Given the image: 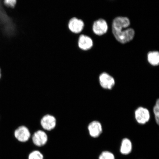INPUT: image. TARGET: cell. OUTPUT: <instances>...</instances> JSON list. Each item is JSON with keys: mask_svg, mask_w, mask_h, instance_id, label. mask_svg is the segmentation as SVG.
<instances>
[{"mask_svg": "<svg viewBox=\"0 0 159 159\" xmlns=\"http://www.w3.org/2000/svg\"><path fill=\"white\" fill-rule=\"evenodd\" d=\"M34 143L37 146H42L46 143L48 136L42 130H38L34 134L32 138Z\"/></svg>", "mask_w": 159, "mask_h": 159, "instance_id": "obj_10", "label": "cell"}, {"mask_svg": "<svg viewBox=\"0 0 159 159\" xmlns=\"http://www.w3.org/2000/svg\"><path fill=\"white\" fill-rule=\"evenodd\" d=\"M43 156L38 151H34L31 153L29 156V159H43Z\"/></svg>", "mask_w": 159, "mask_h": 159, "instance_id": "obj_14", "label": "cell"}, {"mask_svg": "<svg viewBox=\"0 0 159 159\" xmlns=\"http://www.w3.org/2000/svg\"><path fill=\"white\" fill-rule=\"evenodd\" d=\"M88 129L89 134L94 138H98L102 132V125L97 120H94L89 123Z\"/></svg>", "mask_w": 159, "mask_h": 159, "instance_id": "obj_9", "label": "cell"}, {"mask_svg": "<svg viewBox=\"0 0 159 159\" xmlns=\"http://www.w3.org/2000/svg\"><path fill=\"white\" fill-rule=\"evenodd\" d=\"M4 4L8 7L13 8L15 7L17 0H3Z\"/></svg>", "mask_w": 159, "mask_h": 159, "instance_id": "obj_16", "label": "cell"}, {"mask_svg": "<svg viewBox=\"0 0 159 159\" xmlns=\"http://www.w3.org/2000/svg\"><path fill=\"white\" fill-rule=\"evenodd\" d=\"M99 159H115L114 155L109 152H103L99 157Z\"/></svg>", "mask_w": 159, "mask_h": 159, "instance_id": "obj_15", "label": "cell"}, {"mask_svg": "<svg viewBox=\"0 0 159 159\" xmlns=\"http://www.w3.org/2000/svg\"><path fill=\"white\" fill-rule=\"evenodd\" d=\"M130 23V20L125 17H118L113 20V34L119 43H126L134 39L135 35L134 30L132 28H128Z\"/></svg>", "mask_w": 159, "mask_h": 159, "instance_id": "obj_1", "label": "cell"}, {"mask_svg": "<svg viewBox=\"0 0 159 159\" xmlns=\"http://www.w3.org/2000/svg\"><path fill=\"white\" fill-rule=\"evenodd\" d=\"M84 21L75 17L70 20L68 23V28L70 31L75 34H80L84 30Z\"/></svg>", "mask_w": 159, "mask_h": 159, "instance_id": "obj_3", "label": "cell"}, {"mask_svg": "<svg viewBox=\"0 0 159 159\" xmlns=\"http://www.w3.org/2000/svg\"><path fill=\"white\" fill-rule=\"evenodd\" d=\"M1 69L0 68V78H1Z\"/></svg>", "mask_w": 159, "mask_h": 159, "instance_id": "obj_17", "label": "cell"}, {"mask_svg": "<svg viewBox=\"0 0 159 159\" xmlns=\"http://www.w3.org/2000/svg\"><path fill=\"white\" fill-rule=\"evenodd\" d=\"M155 120L157 124H159V99H157L153 108Z\"/></svg>", "mask_w": 159, "mask_h": 159, "instance_id": "obj_13", "label": "cell"}, {"mask_svg": "<svg viewBox=\"0 0 159 159\" xmlns=\"http://www.w3.org/2000/svg\"><path fill=\"white\" fill-rule=\"evenodd\" d=\"M148 62L153 66H157L159 64V53L156 51H151L148 53Z\"/></svg>", "mask_w": 159, "mask_h": 159, "instance_id": "obj_11", "label": "cell"}, {"mask_svg": "<svg viewBox=\"0 0 159 159\" xmlns=\"http://www.w3.org/2000/svg\"><path fill=\"white\" fill-rule=\"evenodd\" d=\"M15 136L16 138L20 142H25L29 140L31 134L29 129L26 127L22 126L16 129Z\"/></svg>", "mask_w": 159, "mask_h": 159, "instance_id": "obj_8", "label": "cell"}, {"mask_svg": "<svg viewBox=\"0 0 159 159\" xmlns=\"http://www.w3.org/2000/svg\"><path fill=\"white\" fill-rule=\"evenodd\" d=\"M99 81L103 89L111 90L115 86V80L112 75L106 72L101 73L99 76Z\"/></svg>", "mask_w": 159, "mask_h": 159, "instance_id": "obj_4", "label": "cell"}, {"mask_svg": "<svg viewBox=\"0 0 159 159\" xmlns=\"http://www.w3.org/2000/svg\"><path fill=\"white\" fill-rule=\"evenodd\" d=\"M108 25L107 21L103 19H99L95 21L93 26V30L97 35L101 36L107 32Z\"/></svg>", "mask_w": 159, "mask_h": 159, "instance_id": "obj_6", "label": "cell"}, {"mask_svg": "<svg viewBox=\"0 0 159 159\" xmlns=\"http://www.w3.org/2000/svg\"><path fill=\"white\" fill-rule=\"evenodd\" d=\"M57 120L55 117L50 115H46L43 116L41 120V124L43 129L47 130H51L56 126Z\"/></svg>", "mask_w": 159, "mask_h": 159, "instance_id": "obj_7", "label": "cell"}, {"mask_svg": "<svg viewBox=\"0 0 159 159\" xmlns=\"http://www.w3.org/2000/svg\"><path fill=\"white\" fill-rule=\"evenodd\" d=\"M134 116L135 119L138 124L144 125L150 120V114L148 109L140 107L135 111Z\"/></svg>", "mask_w": 159, "mask_h": 159, "instance_id": "obj_2", "label": "cell"}, {"mask_svg": "<svg viewBox=\"0 0 159 159\" xmlns=\"http://www.w3.org/2000/svg\"><path fill=\"white\" fill-rule=\"evenodd\" d=\"M93 45V41L90 37L85 34H80L77 45L81 51H88L92 48Z\"/></svg>", "mask_w": 159, "mask_h": 159, "instance_id": "obj_5", "label": "cell"}, {"mask_svg": "<svg viewBox=\"0 0 159 159\" xmlns=\"http://www.w3.org/2000/svg\"><path fill=\"white\" fill-rule=\"evenodd\" d=\"M132 149V144L131 141L128 138H125L122 141L120 148V152L124 155L128 154Z\"/></svg>", "mask_w": 159, "mask_h": 159, "instance_id": "obj_12", "label": "cell"}]
</instances>
